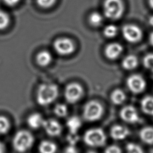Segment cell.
<instances>
[{"mask_svg": "<svg viewBox=\"0 0 153 153\" xmlns=\"http://www.w3.org/2000/svg\"><path fill=\"white\" fill-rule=\"evenodd\" d=\"M57 145L50 140H43L40 142L38 146V150L40 153H56Z\"/></svg>", "mask_w": 153, "mask_h": 153, "instance_id": "44dd1931", "label": "cell"}, {"mask_svg": "<svg viewBox=\"0 0 153 153\" xmlns=\"http://www.w3.org/2000/svg\"><path fill=\"white\" fill-rule=\"evenodd\" d=\"M54 113L58 117H65L68 115V109L66 105L63 103H58L54 108Z\"/></svg>", "mask_w": 153, "mask_h": 153, "instance_id": "d4e9b609", "label": "cell"}, {"mask_svg": "<svg viewBox=\"0 0 153 153\" xmlns=\"http://www.w3.org/2000/svg\"><path fill=\"white\" fill-rule=\"evenodd\" d=\"M148 23H149V25L153 27V15L149 17V19H148Z\"/></svg>", "mask_w": 153, "mask_h": 153, "instance_id": "d590c367", "label": "cell"}, {"mask_svg": "<svg viewBox=\"0 0 153 153\" xmlns=\"http://www.w3.org/2000/svg\"><path fill=\"white\" fill-rule=\"evenodd\" d=\"M53 48L60 56H68L74 53L75 44L72 39L67 37H60L53 42Z\"/></svg>", "mask_w": 153, "mask_h": 153, "instance_id": "52a82bcc", "label": "cell"}, {"mask_svg": "<svg viewBox=\"0 0 153 153\" xmlns=\"http://www.w3.org/2000/svg\"><path fill=\"white\" fill-rule=\"evenodd\" d=\"M125 92L120 88L115 89L111 94L110 99L112 103L115 105H120L123 103L126 100Z\"/></svg>", "mask_w": 153, "mask_h": 153, "instance_id": "ffe728a7", "label": "cell"}, {"mask_svg": "<svg viewBox=\"0 0 153 153\" xmlns=\"http://www.w3.org/2000/svg\"><path fill=\"white\" fill-rule=\"evenodd\" d=\"M63 153H78V151L75 146L69 145L65 149Z\"/></svg>", "mask_w": 153, "mask_h": 153, "instance_id": "1f68e13d", "label": "cell"}, {"mask_svg": "<svg viewBox=\"0 0 153 153\" xmlns=\"http://www.w3.org/2000/svg\"><path fill=\"white\" fill-rule=\"evenodd\" d=\"M148 2L150 8L153 10V0H148Z\"/></svg>", "mask_w": 153, "mask_h": 153, "instance_id": "8d00e7d4", "label": "cell"}, {"mask_svg": "<svg viewBox=\"0 0 153 153\" xmlns=\"http://www.w3.org/2000/svg\"><path fill=\"white\" fill-rule=\"evenodd\" d=\"M140 107L144 114L153 116V96L148 95L143 97L140 102Z\"/></svg>", "mask_w": 153, "mask_h": 153, "instance_id": "d6986e66", "label": "cell"}, {"mask_svg": "<svg viewBox=\"0 0 153 153\" xmlns=\"http://www.w3.org/2000/svg\"><path fill=\"white\" fill-rule=\"evenodd\" d=\"M11 124L8 119L0 115V134H6L10 129Z\"/></svg>", "mask_w": 153, "mask_h": 153, "instance_id": "484cf974", "label": "cell"}, {"mask_svg": "<svg viewBox=\"0 0 153 153\" xmlns=\"http://www.w3.org/2000/svg\"><path fill=\"white\" fill-rule=\"evenodd\" d=\"M151 71H152V72L153 73V68H152V69H151Z\"/></svg>", "mask_w": 153, "mask_h": 153, "instance_id": "f35d334b", "label": "cell"}, {"mask_svg": "<svg viewBox=\"0 0 153 153\" xmlns=\"http://www.w3.org/2000/svg\"><path fill=\"white\" fill-rule=\"evenodd\" d=\"M122 35L124 39L129 43L136 44L140 42L143 38V31L137 25L128 23L122 28Z\"/></svg>", "mask_w": 153, "mask_h": 153, "instance_id": "8992f818", "label": "cell"}, {"mask_svg": "<svg viewBox=\"0 0 153 153\" xmlns=\"http://www.w3.org/2000/svg\"><path fill=\"white\" fill-rule=\"evenodd\" d=\"M139 64V60L135 55L128 54L125 56L122 62V68L127 71H131L136 69Z\"/></svg>", "mask_w": 153, "mask_h": 153, "instance_id": "9a60e30c", "label": "cell"}, {"mask_svg": "<svg viewBox=\"0 0 153 153\" xmlns=\"http://www.w3.org/2000/svg\"><path fill=\"white\" fill-rule=\"evenodd\" d=\"M120 117L125 123L128 124H135L140 120L137 110L133 105L124 106L120 111Z\"/></svg>", "mask_w": 153, "mask_h": 153, "instance_id": "30bf717a", "label": "cell"}, {"mask_svg": "<svg viewBox=\"0 0 153 153\" xmlns=\"http://www.w3.org/2000/svg\"><path fill=\"white\" fill-rule=\"evenodd\" d=\"M20 1V0H3L5 4L10 7H13L16 5L17 4H18Z\"/></svg>", "mask_w": 153, "mask_h": 153, "instance_id": "d6a6232c", "label": "cell"}, {"mask_svg": "<svg viewBox=\"0 0 153 153\" xmlns=\"http://www.w3.org/2000/svg\"><path fill=\"white\" fill-rule=\"evenodd\" d=\"M0 153H5V148L4 145L0 141Z\"/></svg>", "mask_w": 153, "mask_h": 153, "instance_id": "836d02e7", "label": "cell"}, {"mask_svg": "<svg viewBox=\"0 0 153 153\" xmlns=\"http://www.w3.org/2000/svg\"><path fill=\"white\" fill-rule=\"evenodd\" d=\"M10 23V17L8 13L0 10V30L6 29Z\"/></svg>", "mask_w": 153, "mask_h": 153, "instance_id": "cb8c5ba5", "label": "cell"}, {"mask_svg": "<svg viewBox=\"0 0 153 153\" xmlns=\"http://www.w3.org/2000/svg\"><path fill=\"white\" fill-rule=\"evenodd\" d=\"M34 137L29 131L20 130L16 133L13 139V146L19 153L29 150L34 143Z\"/></svg>", "mask_w": 153, "mask_h": 153, "instance_id": "7a4b0ae2", "label": "cell"}, {"mask_svg": "<svg viewBox=\"0 0 153 153\" xmlns=\"http://www.w3.org/2000/svg\"><path fill=\"white\" fill-rule=\"evenodd\" d=\"M56 2V0H36L38 5L44 9H48L52 7Z\"/></svg>", "mask_w": 153, "mask_h": 153, "instance_id": "f1b7e54d", "label": "cell"}, {"mask_svg": "<svg viewBox=\"0 0 153 153\" xmlns=\"http://www.w3.org/2000/svg\"><path fill=\"white\" fill-rule=\"evenodd\" d=\"M123 51V45L116 42L108 44L104 50V54L107 59L114 60L118 59Z\"/></svg>", "mask_w": 153, "mask_h": 153, "instance_id": "7c38bea8", "label": "cell"}, {"mask_svg": "<svg viewBox=\"0 0 153 153\" xmlns=\"http://www.w3.org/2000/svg\"><path fill=\"white\" fill-rule=\"evenodd\" d=\"M42 127L46 133L52 137L57 136L60 134L62 127L59 122L54 119L50 118L44 120Z\"/></svg>", "mask_w": 153, "mask_h": 153, "instance_id": "8fae6325", "label": "cell"}, {"mask_svg": "<svg viewBox=\"0 0 153 153\" xmlns=\"http://www.w3.org/2000/svg\"><path fill=\"white\" fill-rule=\"evenodd\" d=\"M104 153H122V150L120 146L116 145H111L105 148Z\"/></svg>", "mask_w": 153, "mask_h": 153, "instance_id": "4dcf8cb0", "label": "cell"}, {"mask_svg": "<svg viewBox=\"0 0 153 153\" xmlns=\"http://www.w3.org/2000/svg\"><path fill=\"white\" fill-rule=\"evenodd\" d=\"M66 125L69 133H78L82 126V121L78 117L72 116L67 120Z\"/></svg>", "mask_w": 153, "mask_h": 153, "instance_id": "ac0fdd59", "label": "cell"}, {"mask_svg": "<svg viewBox=\"0 0 153 153\" xmlns=\"http://www.w3.org/2000/svg\"><path fill=\"white\" fill-rule=\"evenodd\" d=\"M126 153H144L143 149L137 144L130 142L126 146Z\"/></svg>", "mask_w": 153, "mask_h": 153, "instance_id": "4316f807", "label": "cell"}, {"mask_svg": "<svg viewBox=\"0 0 153 153\" xmlns=\"http://www.w3.org/2000/svg\"><path fill=\"white\" fill-rule=\"evenodd\" d=\"M103 7L104 16L111 20L121 19L125 11V5L123 0H105Z\"/></svg>", "mask_w": 153, "mask_h": 153, "instance_id": "3957f363", "label": "cell"}, {"mask_svg": "<svg viewBox=\"0 0 153 153\" xmlns=\"http://www.w3.org/2000/svg\"><path fill=\"white\" fill-rule=\"evenodd\" d=\"M118 32V29L117 26L113 24L106 25L103 29V35L106 38H113L117 36Z\"/></svg>", "mask_w": 153, "mask_h": 153, "instance_id": "603a6c76", "label": "cell"}, {"mask_svg": "<svg viewBox=\"0 0 153 153\" xmlns=\"http://www.w3.org/2000/svg\"><path fill=\"white\" fill-rule=\"evenodd\" d=\"M149 42L151 44V45H152L153 47V31L151 32L149 34Z\"/></svg>", "mask_w": 153, "mask_h": 153, "instance_id": "e575fe53", "label": "cell"}, {"mask_svg": "<svg viewBox=\"0 0 153 153\" xmlns=\"http://www.w3.org/2000/svg\"><path fill=\"white\" fill-rule=\"evenodd\" d=\"M84 94V89L81 84L77 82H71L65 88L64 96L69 103H75L78 102Z\"/></svg>", "mask_w": 153, "mask_h": 153, "instance_id": "9c48e42d", "label": "cell"}, {"mask_svg": "<svg viewBox=\"0 0 153 153\" xmlns=\"http://www.w3.org/2000/svg\"><path fill=\"white\" fill-rule=\"evenodd\" d=\"M146 85L145 79L140 74H132L126 79V85L128 89L135 94L143 93L146 88Z\"/></svg>", "mask_w": 153, "mask_h": 153, "instance_id": "ba28073f", "label": "cell"}, {"mask_svg": "<svg viewBox=\"0 0 153 153\" xmlns=\"http://www.w3.org/2000/svg\"><path fill=\"white\" fill-rule=\"evenodd\" d=\"M88 22L92 26L99 27L103 22V16L98 11H93L88 16Z\"/></svg>", "mask_w": 153, "mask_h": 153, "instance_id": "7402d4cb", "label": "cell"}, {"mask_svg": "<svg viewBox=\"0 0 153 153\" xmlns=\"http://www.w3.org/2000/svg\"><path fill=\"white\" fill-rule=\"evenodd\" d=\"M86 153H97V152L96 151H93V150H90V151H87Z\"/></svg>", "mask_w": 153, "mask_h": 153, "instance_id": "74e56055", "label": "cell"}, {"mask_svg": "<svg viewBox=\"0 0 153 153\" xmlns=\"http://www.w3.org/2000/svg\"><path fill=\"white\" fill-rule=\"evenodd\" d=\"M67 141L70 145L75 146L79 140V136L78 133H69L66 137Z\"/></svg>", "mask_w": 153, "mask_h": 153, "instance_id": "f546056e", "label": "cell"}, {"mask_svg": "<svg viewBox=\"0 0 153 153\" xmlns=\"http://www.w3.org/2000/svg\"><path fill=\"white\" fill-rule=\"evenodd\" d=\"M44 120L39 113H33L27 118V125L33 129H37L42 127Z\"/></svg>", "mask_w": 153, "mask_h": 153, "instance_id": "e0dca14e", "label": "cell"}, {"mask_svg": "<svg viewBox=\"0 0 153 153\" xmlns=\"http://www.w3.org/2000/svg\"><path fill=\"white\" fill-rule=\"evenodd\" d=\"M104 109L102 104L96 100H91L87 102L82 111L83 118L90 122L99 120L103 115Z\"/></svg>", "mask_w": 153, "mask_h": 153, "instance_id": "5b68a950", "label": "cell"}, {"mask_svg": "<svg viewBox=\"0 0 153 153\" xmlns=\"http://www.w3.org/2000/svg\"><path fill=\"white\" fill-rule=\"evenodd\" d=\"M130 134L129 129L123 125L116 124L113 126L110 130V136L115 140L125 139Z\"/></svg>", "mask_w": 153, "mask_h": 153, "instance_id": "4fadbf2b", "label": "cell"}, {"mask_svg": "<svg viewBox=\"0 0 153 153\" xmlns=\"http://www.w3.org/2000/svg\"><path fill=\"white\" fill-rule=\"evenodd\" d=\"M106 139L107 137L105 131L100 128H92L87 130L83 136L84 143L93 148L104 146Z\"/></svg>", "mask_w": 153, "mask_h": 153, "instance_id": "277c9868", "label": "cell"}, {"mask_svg": "<svg viewBox=\"0 0 153 153\" xmlns=\"http://www.w3.org/2000/svg\"><path fill=\"white\" fill-rule=\"evenodd\" d=\"M53 59L51 54L47 50H42L39 51L36 56V63L41 66L45 67L49 65Z\"/></svg>", "mask_w": 153, "mask_h": 153, "instance_id": "2e32d148", "label": "cell"}, {"mask_svg": "<svg viewBox=\"0 0 153 153\" xmlns=\"http://www.w3.org/2000/svg\"><path fill=\"white\" fill-rule=\"evenodd\" d=\"M139 136L142 142L147 145H153V127L145 126L142 127L139 132Z\"/></svg>", "mask_w": 153, "mask_h": 153, "instance_id": "5bb4252c", "label": "cell"}, {"mask_svg": "<svg viewBox=\"0 0 153 153\" xmlns=\"http://www.w3.org/2000/svg\"><path fill=\"white\" fill-rule=\"evenodd\" d=\"M143 65L148 69L151 70L153 68V53H148L143 59Z\"/></svg>", "mask_w": 153, "mask_h": 153, "instance_id": "83f0119b", "label": "cell"}, {"mask_svg": "<svg viewBox=\"0 0 153 153\" xmlns=\"http://www.w3.org/2000/svg\"><path fill=\"white\" fill-rule=\"evenodd\" d=\"M59 96V88L55 84L44 83L39 85L36 95L37 103L41 106H47L53 103Z\"/></svg>", "mask_w": 153, "mask_h": 153, "instance_id": "6da1fadb", "label": "cell"}]
</instances>
